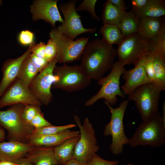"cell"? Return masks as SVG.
Returning a JSON list of instances; mask_svg holds the SVG:
<instances>
[{"label":"cell","instance_id":"12","mask_svg":"<svg viewBox=\"0 0 165 165\" xmlns=\"http://www.w3.org/2000/svg\"><path fill=\"white\" fill-rule=\"evenodd\" d=\"M58 63L55 59L50 62L46 67L39 72L29 86L31 93L42 104L48 105L52 102L53 95L51 91L54 81L53 72Z\"/></svg>","mask_w":165,"mask_h":165},{"label":"cell","instance_id":"21","mask_svg":"<svg viewBox=\"0 0 165 165\" xmlns=\"http://www.w3.org/2000/svg\"><path fill=\"white\" fill-rule=\"evenodd\" d=\"M80 136L68 139L54 147L55 158L59 165L72 159L73 152Z\"/></svg>","mask_w":165,"mask_h":165},{"label":"cell","instance_id":"43","mask_svg":"<svg viewBox=\"0 0 165 165\" xmlns=\"http://www.w3.org/2000/svg\"><path fill=\"white\" fill-rule=\"evenodd\" d=\"M6 138L5 131L2 127L0 126V142L3 141Z\"/></svg>","mask_w":165,"mask_h":165},{"label":"cell","instance_id":"18","mask_svg":"<svg viewBox=\"0 0 165 165\" xmlns=\"http://www.w3.org/2000/svg\"><path fill=\"white\" fill-rule=\"evenodd\" d=\"M80 135L79 131H71L69 129L54 134H31L27 143L35 146L55 147L68 139Z\"/></svg>","mask_w":165,"mask_h":165},{"label":"cell","instance_id":"32","mask_svg":"<svg viewBox=\"0 0 165 165\" xmlns=\"http://www.w3.org/2000/svg\"><path fill=\"white\" fill-rule=\"evenodd\" d=\"M40 106L33 105H25L22 113V118L27 123L30 122L35 116L41 111Z\"/></svg>","mask_w":165,"mask_h":165},{"label":"cell","instance_id":"7","mask_svg":"<svg viewBox=\"0 0 165 165\" xmlns=\"http://www.w3.org/2000/svg\"><path fill=\"white\" fill-rule=\"evenodd\" d=\"M117 50L118 61L124 67L131 64L136 65L145 55L152 51L150 39L138 32L125 36Z\"/></svg>","mask_w":165,"mask_h":165},{"label":"cell","instance_id":"30","mask_svg":"<svg viewBox=\"0 0 165 165\" xmlns=\"http://www.w3.org/2000/svg\"><path fill=\"white\" fill-rule=\"evenodd\" d=\"M153 52L151 51L145 54L141 58L139 62L140 63L144 68L148 77L151 82L157 84L153 65Z\"/></svg>","mask_w":165,"mask_h":165},{"label":"cell","instance_id":"25","mask_svg":"<svg viewBox=\"0 0 165 165\" xmlns=\"http://www.w3.org/2000/svg\"><path fill=\"white\" fill-rule=\"evenodd\" d=\"M139 18L131 9L126 13L118 27L124 36L138 32Z\"/></svg>","mask_w":165,"mask_h":165},{"label":"cell","instance_id":"34","mask_svg":"<svg viewBox=\"0 0 165 165\" xmlns=\"http://www.w3.org/2000/svg\"><path fill=\"white\" fill-rule=\"evenodd\" d=\"M35 129L53 125L44 118L41 112L38 113L31 120L30 123Z\"/></svg>","mask_w":165,"mask_h":165},{"label":"cell","instance_id":"31","mask_svg":"<svg viewBox=\"0 0 165 165\" xmlns=\"http://www.w3.org/2000/svg\"><path fill=\"white\" fill-rule=\"evenodd\" d=\"M97 0H84L76 8V11L86 10L90 13L92 19L99 21L100 18L96 14L95 8Z\"/></svg>","mask_w":165,"mask_h":165},{"label":"cell","instance_id":"37","mask_svg":"<svg viewBox=\"0 0 165 165\" xmlns=\"http://www.w3.org/2000/svg\"><path fill=\"white\" fill-rule=\"evenodd\" d=\"M46 44L42 42L36 44L34 42L32 44L31 53L40 58L45 59V50Z\"/></svg>","mask_w":165,"mask_h":165},{"label":"cell","instance_id":"45","mask_svg":"<svg viewBox=\"0 0 165 165\" xmlns=\"http://www.w3.org/2000/svg\"><path fill=\"white\" fill-rule=\"evenodd\" d=\"M0 165H18L16 163L8 161H0Z\"/></svg>","mask_w":165,"mask_h":165},{"label":"cell","instance_id":"1","mask_svg":"<svg viewBox=\"0 0 165 165\" xmlns=\"http://www.w3.org/2000/svg\"><path fill=\"white\" fill-rule=\"evenodd\" d=\"M117 56L116 49L96 38L86 44L79 66L91 80L98 81L111 70Z\"/></svg>","mask_w":165,"mask_h":165},{"label":"cell","instance_id":"8","mask_svg":"<svg viewBox=\"0 0 165 165\" xmlns=\"http://www.w3.org/2000/svg\"><path fill=\"white\" fill-rule=\"evenodd\" d=\"M129 100H125L121 102L119 106L114 108L107 103L105 102L111 113L109 122L105 127L104 135L107 136L111 135L112 142L109 147L111 152L115 155L122 153L123 146L127 144L129 139L124 132L123 118L125 111Z\"/></svg>","mask_w":165,"mask_h":165},{"label":"cell","instance_id":"23","mask_svg":"<svg viewBox=\"0 0 165 165\" xmlns=\"http://www.w3.org/2000/svg\"><path fill=\"white\" fill-rule=\"evenodd\" d=\"M126 13L108 0L103 5L101 16L102 22L103 25L115 24L118 26Z\"/></svg>","mask_w":165,"mask_h":165},{"label":"cell","instance_id":"2","mask_svg":"<svg viewBox=\"0 0 165 165\" xmlns=\"http://www.w3.org/2000/svg\"><path fill=\"white\" fill-rule=\"evenodd\" d=\"M25 105H13L6 110L0 111V126L7 131L9 141L27 143L29 137L35 129L22 118Z\"/></svg>","mask_w":165,"mask_h":165},{"label":"cell","instance_id":"28","mask_svg":"<svg viewBox=\"0 0 165 165\" xmlns=\"http://www.w3.org/2000/svg\"><path fill=\"white\" fill-rule=\"evenodd\" d=\"M150 40L152 51L165 57V22L158 34Z\"/></svg>","mask_w":165,"mask_h":165},{"label":"cell","instance_id":"20","mask_svg":"<svg viewBox=\"0 0 165 165\" xmlns=\"http://www.w3.org/2000/svg\"><path fill=\"white\" fill-rule=\"evenodd\" d=\"M164 22V17H140L138 32L143 37L151 39L158 34Z\"/></svg>","mask_w":165,"mask_h":165},{"label":"cell","instance_id":"42","mask_svg":"<svg viewBox=\"0 0 165 165\" xmlns=\"http://www.w3.org/2000/svg\"><path fill=\"white\" fill-rule=\"evenodd\" d=\"M62 165H86L76 160L72 159Z\"/></svg>","mask_w":165,"mask_h":165},{"label":"cell","instance_id":"29","mask_svg":"<svg viewBox=\"0 0 165 165\" xmlns=\"http://www.w3.org/2000/svg\"><path fill=\"white\" fill-rule=\"evenodd\" d=\"M76 126V125L74 124L58 126L53 125L35 129L31 134L36 135L54 134L60 133L66 130L69 129Z\"/></svg>","mask_w":165,"mask_h":165},{"label":"cell","instance_id":"38","mask_svg":"<svg viewBox=\"0 0 165 165\" xmlns=\"http://www.w3.org/2000/svg\"><path fill=\"white\" fill-rule=\"evenodd\" d=\"M29 57L33 64L36 68L39 73L44 69L49 63L45 59L40 58L31 53Z\"/></svg>","mask_w":165,"mask_h":165},{"label":"cell","instance_id":"16","mask_svg":"<svg viewBox=\"0 0 165 165\" xmlns=\"http://www.w3.org/2000/svg\"><path fill=\"white\" fill-rule=\"evenodd\" d=\"M122 75L125 82L121 90L125 96L129 95L139 86L152 82L139 62L133 68L126 70Z\"/></svg>","mask_w":165,"mask_h":165},{"label":"cell","instance_id":"24","mask_svg":"<svg viewBox=\"0 0 165 165\" xmlns=\"http://www.w3.org/2000/svg\"><path fill=\"white\" fill-rule=\"evenodd\" d=\"M99 31L102 35V41L111 46L114 44L118 45L125 37L118 26L115 24H104Z\"/></svg>","mask_w":165,"mask_h":165},{"label":"cell","instance_id":"9","mask_svg":"<svg viewBox=\"0 0 165 165\" xmlns=\"http://www.w3.org/2000/svg\"><path fill=\"white\" fill-rule=\"evenodd\" d=\"M73 117L80 129V135L74 149L72 159L86 165L92 156L98 151L99 146L97 145L95 131L89 119L86 117L82 125L77 115H74Z\"/></svg>","mask_w":165,"mask_h":165},{"label":"cell","instance_id":"4","mask_svg":"<svg viewBox=\"0 0 165 165\" xmlns=\"http://www.w3.org/2000/svg\"><path fill=\"white\" fill-rule=\"evenodd\" d=\"M54 81L52 89H59L67 92L80 90L89 86L91 80L79 65L69 66L63 64L56 66L53 72Z\"/></svg>","mask_w":165,"mask_h":165},{"label":"cell","instance_id":"46","mask_svg":"<svg viewBox=\"0 0 165 165\" xmlns=\"http://www.w3.org/2000/svg\"><path fill=\"white\" fill-rule=\"evenodd\" d=\"M127 165H134L133 164H128Z\"/></svg>","mask_w":165,"mask_h":165},{"label":"cell","instance_id":"26","mask_svg":"<svg viewBox=\"0 0 165 165\" xmlns=\"http://www.w3.org/2000/svg\"><path fill=\"white\" fill-rule=\"evenodd\" d=\"M38 73V71L31 61L28 55L23 62L17 78L29 86Z\"/></svg>","mask_w":165,"mask_h":165},{"label":"cell","instance_id":"35","mask_svg":"<svg viewBox=\"0 0 165 165\" xmlns=\"http://www.w3.org/2000/svg\"><path fill=\"white\" fill-rule=\"evenodd\" d=\"M119 163L117 160L109 161L105 160L95 153L88 160L86 165H117Z\"/></svg>","mask_w":165,"mask_h":165},{"label":"cell","instance_id":"11","mask_svg":"<svg viewBox=\"0 0 165 165\" xmlns=\"http://www.w3.org/2000/svg\"><path fill=\"white\" fill-rule=\"evenodd\" d=\"M77 0H72L68 2L60 4L59 8L64 17V22L57 30L60 33L73 40L79 35L89 32L94 33L96 28H86L82 24L80 17L76 10Z\"/></svg>","mask_w":165,"mask_h":165},{"label":"cell","instance_id":"36","mask_svg":"<svg viewBox=\"0 0 165 165\" xmlns=\"http://www.w3.org/2000/svg\"><path fill=\"white\" fill-rule=\"evenodd\" d=\"M34 39L33 33L28 30L22 31L19 35V41L23 46L30 45L34 42Z\"/></svg>","mask_w":165,"mask_h":165},{"label":"cell","instance_id":"6","mask_svg":"<svg viewBox=\"0 0 165 165\" xmlns=\"http://www.w3.org/2000/svg\"><path fill=\"white\" fill-rule=\"evenodd\" d=\"M161 87L150 82L137 88L128 95L129 100L134 101L143 121H145L159 112V101Z\"/></svg>","mask_w":165,"mask_h":165},{"label":"cell","instance_id":"22","mask_svg":"<svg viewBox=\"0 0 165 165\" xmlns=\"http://www.w3.org/2000/svg\"><path fill=\"white\" fill-rule=\"evenodd\" d=\"M132 9L139 18L164 17L165 15V1L148 0L146 4L142 8Z\"/></svg>","mask_w":165,"mask_h":165},{"label":"cell","instance_id":"27","mask_svg":"<svg viewBox=\"0 0 165 165\" xmlns=\"http://www.w3.org/2000/svg\"><path fill=\"white\" fill-rule=\"evenodd\" d=\"M153 65L157 85L165 89V57L153 52Z\"/></svg>","mask_w":165,"mask_h":165},{"label":"cell","instance_id":"15","mask_svg":"<svg viewBox=\"0 0 165 165\" xmlns=\"http://www.w3.org/2000/svg\"><path fill=\"white\" fill-rule=\"evenodd\" d=\"M32 44L21 56L9 59L3 63L1 71L2 78L0 83V98L5 90L17 78L21 66L25 59L31 53Z\"/></svg>","mask_w":165,"mask_h":165},{"label":"cell","instance_id":"10","mask_svg":"<svg viewBox=\"0 0 165 165\" xmlns=\"http://www.w3.org/2000/svg\"><path fill=\"white\" fill-rule=\"evenodd\" d=\"M50 36L57 47L56 58L58 63H70L80 59L90 38L82 37L74 40L59 33L56 28L52 29Z\"/></svg>","mask_w":165,"mask_h":165},{"label":"cell","instance_id":"19","mask_svg":"<svg viewBox=\"0 0 165 165\" xmlns=\"http://www.w3.org/2000/svg\"><path fill=\"white\" fill-rule=\"evenodd\" d=\"M54 147L36 146L25 158L34 165H59L54 156Z\"/></svg>","mask_w":165,"mask_h":165},{"label":"cell","instance_id":"41","mask_svg":"<svg viewBox=\"0 0 165 165\" xmlns=\"http://www.w3.org/2000/svg\"><path fill=\"white\" fill-rule=\"evenodd\" d=\"M15 163L18 165H34L25 157L17 160Z\"/></svg>","mask_w":165,"mask_h":165},{"label":"cell","instance_id":"44","mask_svg":"<svg viewBox=\"0 0 165 165\" xmlns=\"http://www.w3.org/2000/svg\"><path fill=\"white\" fill-rule=\"evenodd\" d=\"M163 114L162 117V121L163 125L165 127V101H163L162 105Z\"/></svg>","mask_w":165,"mask_h":165},{"label":"cell","instance_id":"14","mask_svg":"<svg viewBox=\"0 0 165 165\" xmlns=\"http://www.w3.org/2000/svg\"><path fill=\"white\" fill-rule=\"evenodd\" d=\"M57 0H36L30 6V12L34 21L42 20L55 28V24L62 23L64 19L58 9Z\"/></svg>","mask_w":165,"mask_h":165},{"label":"cell","instance_id":"33","mask_svg":"<svg viewBox=\"0 0 165 165\" xmlns=\"http://www.w3.org/2000/svg\"><path fill=\"white\" fill-rule=\"evenodd\" d=\"M45 59L49 62L55 59L57 56V49L54 42L51 38L46 44L45 50Z\"/></svg>","mask_w":165,"mask_h":165},{"label":"cell","instance_id":"5","mask_svg":"<svg viewBox=\"0 0 165 165\" xmlns=\"http://www.w3.org/2000/svg\"><path fill=\"white\" fill-rule=\"evenodd\" d=\"M126 70L118 61H115L109 74L97 81L98 85L101 86L99 91L86 101L85 105L91 106L99 99L103 98L104 102L112 106L117 102V96L124 98L125 96L120 87V79Z\"/></svg>","mask_w":165,"mask_h":165},{"label":"cell","instance_id":"17","mask_svg":"<svg viewBox=\"0 0 165 165\" xmlns=\"http://www.w3.org/2000/svg\"><path fill=\"white\" fill-rule=\"evenodd\" d=\"M28 143L15 141L0 142V160L15 162L25 157L35 147Z\"/></svg>","mask_w":165,"mask_h":165},{"label":"cell","instance_id":"3","mask_svg":"<svg viewBox=\"0 0 165 165\" xmlns=\"http://www.w3.org/2000/svg\"><path fill=\"white\" fill-rule=\"evenodd\" d=\"M165 143V127L159 112L139 125L127 143L130 147L149 146L155 148Z\"/></svg>","mask_w":165,"mask_h":165},{"label":"cell","instance_id":"40","mask_svg":"<svg viewBox=\"0 0 165 165\" xmlns=\"http://www.w3.org/2000/svg\"><path fill=\"white\" fill-rule=\"evenodd\" d=\"M148 0H131L132 9H140L143 7L147 3Z\"/></svg>","mask_w":165,"mask_h":165},{"label":"cell","instance_id":"39","mask_svg":"<svg viewBox=\"0 0 165 165\" xmlns=\"http://www.w3.org/2000/svg\"><path fill=\"white\" fill-rule=\"evenodd\" d=\"M120 10L126 12L128 8L124 0H108Z\"/></svg>","mask_w":165,"mask_h":165},{"label":"cell","instance_id":"13","mask_svg":"<svg viewBox=\"0 0 165 165\" xmlns=\"http://www.w3.org/2000/svg\"><path fill=\"white\" fill-rule=\"evenodd\" d=\"M17 104L40 106L42 105L31 93L29 86L17 78L0 98V109L6 106Z\"/></svg>","mask_w":165,"mask_h":165}]
</instances>
